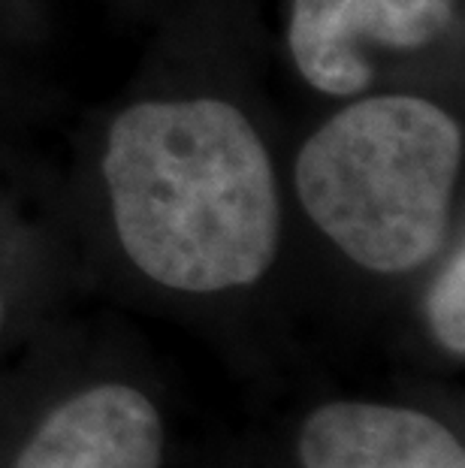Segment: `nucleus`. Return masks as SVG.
Returning <instances> with one entry per match:
<instances>
[{"mask_svg": "<svg viewBox=\"0 0 465 468\" xmlns=\"http://www.w3.org/2000/svg\"><path fill=\"white\" fill-rule=\"evenodd\" d=\"M423 317L432 342L453 360L465 356V233L427 269Z\"/></svg>", "mask_w": 465, "mask_h": 468, "instance_id": "0eeeda50", "label": "nucleus"}, {"mask_svg": "<svg viewBox=\"0 0 465 468\" xmlns=\"http://www.w3.org/2000/svg\"><path fill=\"white\" fill-rule=\"evenodd\" d=\"M275 46L318 106L390 88L465 91V0H281Z\"/></svg>", "mask_w": 465, "mask_h": 468, "instance_id": "7ed1b4c3", "label": "nucleus"}, {"mask_svg": "<svg viewBox=\"0 0 465 468\" xmlns=\"http://www.w3.org/2000/svg\"><path fill=\"white\" fill-rule=\"evenodd\" d=\"M302 468H465V451L435 417L381 402L314 408L300 435Z\"/></svg>", "mask_w": 465, "mask_h": 468, "instance_id": "39448f33", "label": "nucleus"}, {"mask_svg": "<svg viewBox=\"0 0 465 468\" xmlns=\"http://www.w3.org/2000/svg\"><path fill=\"white\" fill-rule=\"evenodd\" d=\"M124 6H131V9H136V13H164L166 6H170V0H122Z\"/></svg>", "mask_w": 465, "mask_h": 468, "instance_id": "1a4fd4ad", "label": "nucleus"}, {"mask_svg": "<svg viewBox=\"0 0 465 468\" xmlns=\"http://www.w3.org/2000/svg\"><path fill=\"white\" fill-rule=\"evenodd\" d=\"M43 27V0H0V31L13 39L37 37Z\"/></svg>", "mask_w": 465, "mask_h": 468, "instance_id": "6e6552de", "label": "nucleus"}, {"mask_svg": "<svg viewBox=\"0 0 465 468\" xmlns=\"http://www.w3.org/2000/svg\"><path fill=\"white\" fill-rule=\"evenodd\" d=\"M284 185L300 224L372 278H411L462 230V101L390 88L318 106L287 131Z\"/></svg>", "mask_w": 465, "mask_h": 468, "instance_id": "f03ea898", "label": "nucleus"}, {"mask_svg": "<svg viewBox=\"0 0 465 468\" xmlns=\"http://www.w3.org/2000/svg\"><path fill=\"white\" fill-rule=\"evenodd\" d=\"M64 197L61 176L34 164L22 148L13 145L6 127H0V239L13 230H22L31 221L27 215L52 206ZM9 317V296L0 282V333Z\"/></svg>", "mask_w": 465, "mask_h": 468, "instance_id": "423d86ee", "label": "nucleus"}, {"mask_svg": "<svg viewBox=\"0 0 465 468\" xmlns=\"http://www.w3.org/2000/svg\"><path fill=\"white\" fill-rule=\"evenodd\" d=\"M164 423L136 384H88L34 432L16 468H157Z\"/></svg>", "mask_w": 465, "mask_h": 468, "instance_id": "20e7f679", "label": "nucleus"}, {"mask_svg": "<svg viewBox=\"0 0 465 468\" xmlns=\"http://www.w3.org/2000/svg\"><path fill=\"white\" fill-rule=\"evenodd\" d=\"M260 0H170L133 79L76 136L64 203L166 293L260 287L291 212Z\"/></svg>", "mask_w": 465, "mask_h": 468, "instance_id": "f257e3e1", "label": "nucleus"}]
</instances>
